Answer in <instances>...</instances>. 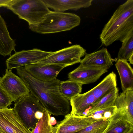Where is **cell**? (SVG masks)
<instances>
[{
  "mask_svg": "<svg viewBox=\"0 0 133 133\" xmlns=\"http://www.w3.org/2000/svg\"><path fill=\"white\" fill-rule=\"evenodd\" d=\"M16 69L17 74L25 83L30 93L51 115L65 116L69 113L70 104L69 101L60 92L59 80L56 78L50 82L41 81L31 76L24 67Z\"/></svg>",
  "mask_w": 133,
  "mask_h": 133,
  "instance_id": "obj_1",
  "label": "cell"
},
{
  "mask_svg": "<svg viewBox=\"0 0 133 133\" xmlns=\"http://www.w3.org/2000/svg\"><path fill=\"white\" fill-rule=\"evenodd\" d=\"M133 35V0L120 5L104 25L100 35L102 45L107 46L119 41L122 43Z\"/></svg>",
  "mask_w": 133,
  "mask_h": 133,
  "instance_id": "obj_2",
  "label": "cell"
},
{
  "mask_svg": "<svg viewBox=\"0 0 133 133\" xmlns=\"http://www.w3.org/2000/svg\"><path fill=\"white\" fill-rule=\"evenodd\" d=\"M81 19L76 14L51 11L38 24L29 26L32 31L41 34H48L69 31L78 26Z\"/></svg>",
  "mask_w": 133,
  "mask_h": 133,
  "instance_id": "obj_3",
  "label": "cell"
},
{
  "mask_svg": "<svg viewBox=\"0 0 133 133\" xmlns=\"http://www.w3.org/2000/svg\"><path fill=\"white\" fill-rule=\"evenodd\" d=\"M6 7L29 26L39 23L51 11L42 0H12Z\"/></svg>",
  "mask_w": 133,
  "mask_h": 133,
  "instance_id": "obj_4",
  "label": "cell"
},
{
  "mask_svg": "<svg viewBox=\"0 0 133 133\" xmlns=\"http://www.w3.org/2000/svg\"><path fill=\"white\" fill-rule=\"evenodd\" d=\"M14 112L31 133L41 118L45 109L31 93L16 101L13 108Z\"/></svg>",
  "mask_w": 133,
  "mask_h": 133,
  "instance_id": "obj_5",
  "label": "cell"
},
{
  "mask_svg": "<svg viewBox=\"0 0 133 133\" xmlns=\"http://www.w3.org/2000/svg\"><path fill=\"white\" fill-rule=\"evenodd\" d=\"M86 50L79 45L64 48L52 53L36 63L44 64H56L67 66L80 63Z\"/></svg>",
  "mask_w": 133,
  "mask_h": 133,
  "instance_id": "obj_6",
  "label": "cell"
},
{
  "mask_svg": "<svg viewBox=\"0 0 133 133\" xmlns=\"http://www.w3.org/2000/svg\"><path fill=\"white\" fill-rule=\"evenodd\" d=\"M0 86L15 102L30 92L22 79L13 73L11 70L7 69L5 74L0 77Z\"/></svg>",
  "mask_w": 133,
  "mask_h": 133,
  "instance_id": "obj_7",
  "label": "cell"
},
{
  "mask_svg": "<svg viewBox=\"0 0 133 133\" xmlns=\"http://www.w3.org/2000/svg\"><path fill=\"white\" fill-rule=\"evenodd\" d=\"M52 52L37 49L15 52L6 61L7 69L11 70L36 63L48 57Z\"/></svg>",
  "mask_w": 133,
  "mask_h": 133,
  "instance_id": "obj_8",
  "label": "cell"
},
{
  "mask_svg": "<svg viewBox=\"0 0 133 133\" xmlns=\"http://www.w3.org/2000/svg\"><path fill=\"white\" fill-rule=\"evenodd\" d=\"M0 133H31L13 108L0 109Z\"/></svg>",
  "mask_w": 133,
  "mask_h": 133,
  "instance_id": "obj_9",
  "label": "cell"
},
{
  "mask_svg": "<svg viewBox=\"0 0 133 133\" xmlns=\"http://www.w3.org/2000/svg\"><path fill=\"white\" fill-rule=\"evenodd\" d=\"M65 66L56 64H44L36 63L24 66L30 75L35 78L43 81L50 82L56 79Z\"/></svg>",
  "mask_w": 133,
  "mask_h": 133,
  "instance_id": "obj_10",
  "label": "cell"
},
{
  "mask_svg": "<svg viewBox=\"0 0 133 133\" xmlns=\"http://www.w3.org/2000/svg\"><path fill=\"white\" fill-rule=\"evenodd\" d=\"M92 117H84L69 113L57 124L58 133H75L96 121Z\"/></svg>",
  "mask_w": 133,
  "mask_h": 133,
  "instance_id": "obj_11",
  "label": "cell"
},
{
  "mask_svg": "<svg viewBox=\"0 0 133 133\" xmlns=\"http://www.w3.org/2000/svg\"><path fill=\"white\" fill-rule=\"evenodd\" d=\"M108 69L103 68H93L79 65L68 75L69 79L83 84L94 83L98 80Z\"/></svg>",
  "mask_w": 133,
  "mask_h": 133,
  "instance_id": "obj_12",
  "label": "cell"
},
{
  "mask_svg": "<svg viewBox=\"0 0 133 133\" xmlns=\"http://www.w3.org/2000/svg\"><path fill=\"white\" fill-rule=\"evenodd\" d=\"M85 55L80 62L79 65L82 66L108 69L113 65L110 54L106 48L90 54L86 53Z\"/></svg>",
  "mask_w": 133,
  "mask_h": 133,
  "instance_id": "obj_13",
  "label": "cell"
},
{
  "mask_svg": "<svg viewBox=\"0 0 133 133\" xmlns=\"http://www.w3.org/2000/svg\"><path fill=\"white\" fill-rule=\"evenodd\" d=\"M96 102L94 96L90 90L83 94H78L70 101L72 108L70 114L85 117L87 114V110L88 111L89 108Z\"/></svg>",
  "mask_w": 133,
  "mask_h": 133,
  "instance_id": "obj_14",
  "label": "cell"
},
{
  "mask_svg": "<svg viewBox=\"0 0 133 133\" xmlns=\"http://www.w3.org/2000/svg\"><path fill=\"white\" fill-rule=\"evenodd\" d=\"M49 8L55 11L64 12L69 10H77L89 7L92 0H42Z\"/></svg>",
  "mask_w": 133,
  "mask_h": 133,
  "instance_id": "obj_15",
  "label": "cell"
},
{
  "mask_svg": "<svg viewBox=\"0 0 133 133\" xmlns=\"http://www.w3.org/2000/svg\"><path fill=\"white\" fill-rule=\"evenodd\" d=\"M120 78L122 92L133 89V69L127 61L118 59L115 64Z\"/></svg>",
  "mask_w": 133,
  "mask_h": 133,
  "instance_id": "obj_16",
  "label": "cell"
},
{
  "mask_svg": "<svg viewBox=\"0 0 133 133\" xmlns=\"http://www.w3.org/2000/svg\"><path fill=\"white\" fill-rule=\"evenodd\" d=\"M117 87L116 76L112 72L90 91L94 96L97 102Z\"/></svg>",
  "mask_w": 133,
  "mask_h": 133,
  "instance_id": "obj_17",
  "label": "cell"
},
{
  "mask_svg": "<svg viewBox=\"0 0 133 133\" xmlns=\"http://www.w3.org/2000/svg\"><path fill=\"white\" fill-rule=\"evenodd\" d=\"M15 41L11 37L6 23L0 13V55L4 56L11 55L15 51Z\"/></svg>",
  "mask_w": 133,
  "mask_h": 133,
  "instance_id": "obj_18",
  "label": "cell"
},
{
  "mask_svg": "<svg viewBox=\"0 0 133 133\" xmlns=\"http://www.w3.org/2000/svg\"><path fill=\"white\" fill-rule=\"evenodd\" d=\"M133 125L130 123L125 116L117 108L111 117L110 121L104 133H125Z\"/></svg>",
  "mask_w": 133,
  "mask_h": 133,
  "instance_id": "obj_19",
  "label": "cell"
},
{
  "mask_svg": "<svg viewBox=\"0 0 133 133\" xmlns=\"http://www.w3.org/2000/svg\"><path fill=\"white\" fill-rule=\"evenodd\" d=\"M83 84L70 79L60 81L59 88L62 95L69 101L81 93Z\"/></svg>",
  "mask_w": 133,
  "mask_h": 133,
  "instance_id": "obj_20",
  "label": "cell"
},
{
  "mask_svg": "<svg viewBox=\"0 0 133 133\" xmlns=\"http://www.w3.org/2000/svg\"><path fill=\"white\" fill-rule=\"evenodd\" d=\"M118 92V90L117 87L99 101L92 104L85 117L90 116L96 111L114 105Z\"/></svg>",
  "mask_w": 133,
  "mask_h": 133,
  "instance_id": "obj_21",
  "label": "cell"
},
{
  "mask_svg": "<svg viewBox=\"0 0 133 133\" xmlns=\"http://www.w3.org/2000/svg\"><path fill=\"white\" fill-rule=\"evenodd\" d=\"M111 117L108 119H97L92 123L75 133H104L109 124Z\"/></svg>",
  "mask_w": 133,
  "mask_h": 133,
  "instance_id": "obj_22",
  "label": "cell"
},
{
  "mask_svg": "<svg viewBox=\"0 0 133 133\" xmlns=\"http://www.w3.org/2000/svg\"><path fill=\"white\" fill-rule=\"evenodd\" d=\"M119 110L126 116L129 122L133 125V89L125 91L123 107Z\"/></svg>",
  "mask_w": 133,
  "mask_h": 133,
  "instance_id": "obj_23",
  "label": "cell"
},
{
  "mask_svg": "<svg viewBox=\"0 0 133 133\" xmlns=\"http://www.w3.org/2000/svg\"><path fill=\"white\" fill-rule=\"evenodd\" d=\"M51 114L46 110L43 112L42 117L39 119L31 133H51L54 127L50 123Z\"/></svg>",
  "mask_w": 133,
  "mask_h": 133,
  "instance_id": "obj_24",
  "label": "cell"
},
{
  "mask_svg": "<svg viewBox=\"0 0 133 133\" xmlns=\"http://www.w3.org/2000/svg\"><path fill=\"white\" fill-rule=\"evenodd\" d=\"M133 54V35H131L122 43L117 56L118 59L127 61Z\"/></svg>",
  "mask_w": 133,
  "mask_h": 133,
  "instance_id": "obj_25",
  "label": "cell"
},
{
  "mask_svg": "<svg viewBox=\"0 0 133 133\" xmlns=\"http://www.w3.org/2000/svg\"><path fill=\"white\" fill-rule=\"evenodd\" d=\"M12 99L0 86V109H4L12 104Z\"/></svg>",
  "mask_w": 133,
  "mask_h": 133,
  "instance_id": "obj_26",
  "label": "cell"
},
{
  "mask_svg": "<svg viewBox=\"0 0 133 133\" xmlns=\"http://www.w3.org/2000/svg\"><path fill=\"white\" fill-rule=\"evenodd\" d=\"M12 0H0V7H7Z\"/></svg>",
  "mask_w": 133,
  "mask_h": 133,
  "instance_id": "obj_27",
  "label": "cell"
},
{
  "mask_svg": "<svg viewBox=\"0 0 133 133\" xmlns=\"http://www.w3.org/2000/svg\"><path fill=\"white\" fill-rule=\"evenodd\" d=\"M50 121V124L52 126L56 124L57 123L55 118L54 117L51 116Z\"/></svg>",
  "mask_w": 133,
  "mask_h": 133,
  "instance_id": "obj_28",
  "label": "cell"
},
{
  "mask_svg": "<svg viewBox=\"0 0 133 133\" xmlns=\"http://www.w3.org/2000/svg\"><path fill=\"white\" fill-rule=\"evenodd\" d=\"M58 126L57 124L54 127L51 133H58Z\"/></svg>",
  "mask_w": 133,
  "mask_h": 133,
  "instance_id": "obj_29",
  "label": "cell"
},
{
  "mask_svg": "<svg viewBox=\"0 0 133 133\" xmlns=\"http://www.w3.org/2000/svg\"><path fill=\"white\" fill-rule=\"evenodd\" d=\"M128 61H129L130 63L131 64H133V54L128 59Z\"/></svg>",
  "mask_w": 133,
  "mask_h": 133,
  "instance_id": "obj_30",
  "label": "cell"
},
{
  "mask_svg": "<svg viewBox=\"0 0 133 133\" xmlns=\"http://www.w3.org/2000/svg\"><path fill=\"white\" fill-rule=\"evenodd\" d=\"M125 133H133V127L131 128Z\"/></svg>",
  "mask_w": 133,
  "mask_h": 133,
  "instance_id": "obj_31",
  "label": "cell"
},
{
  "mask_svg": "<svg viewBox=\"0 0 133 133\" xmlns=\"http://www.w3.org/2000/svg\"></svg>",
  "mask_w": 133,
  "mask_h": 133,
  "instance_id": "obj_32",
  "label": "cell"
}]
</instances>
